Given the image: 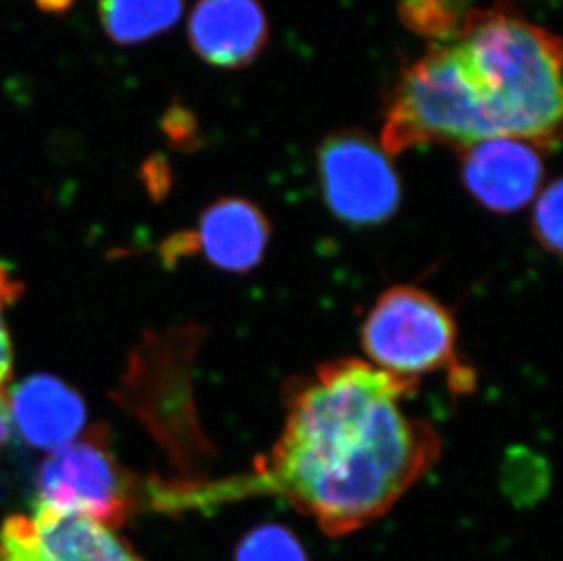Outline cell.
<instances>
[{"label": "cell", "instance_id": "obj_14", "mask_svg": "<svg viewBox=\"0 0 563 561\" xmlns=\"http://www.w3.org/2000/svg\"><path fill=\"white\" fill-rule=\"evenodd\" d=\"M16 288H19V285L11 279L10 268L0 263V408H5V399H8L5 387H8L11 376L10 336L5 330L2 310L16 296Z\"/></svg>", "mask_w": 563, "mask_h": 561}, {"label": "cell", "instance_id": "obj_13", "mask_svg": "<svg viewBox=\"0 0 563 561\" xmlns=\"http://www.w3.org/2000/svg\"><path fill=\"white\" fill-rule=\"evenodd\" d=\"M532 232L545 252L553 255L562 252V180L554 179L538 191L532 212Z\"/></svg>", "mask_w": 563, "mask_h": 561}, {"label": "cell", "instance_id": "obj_3", "mask_svg": "<svg viewBox=\"0 0 563 561\" xmlns=\"http://www.w3.org/2000/svg\"><path fill=\"white\" fill-rule=\"evenodd\" d=\"M457 329L437 297L416 286L385 292L363 321V350L371 365L418 383L456 360Z\"/></svg>", "mask_w": 563, "mask_h": 561}, {"label": "cell", "instance_id": "obj_12", "mask_svg": "<svg viewBox=\"0 0 563 561\" xmlns=\"http://www.w3.org/2000/svg\"><path fill=\"white\" fill-rule=\"evenodd\" d=\"M234 561H310L303 543L292 530L277 524L255 527L243 536Z\"/></svg>", "mask_w": 563, "mask_h": 561}, {"label": "cell", "instance_id": "obj_17", "mask_svg": "<svg viewBox=\"0 0 563 561\" xmlns=\"http://www.w3.org/2000/svg\"><path fill=\"white\" fill-rule=\"evenodd\" d=\"M10 440V421L5 418L4 408H0V452Z\"/></svg>", "mask_w": 563, "mask_h": 561}, {"label": "cell", "instance_id": "obj_5", "mask_svg": "<svg viewBox=\"0 0 563 561\" xmlns=\"http://www.w3.org/2000/svg\"><path fill=\"white\" fill-rule=\"evenodd\" d=\"M319 186L334 216L356 227L393 218L401 185L383 146L360 132L335 133L318 154Z\"/></svg>", "mask_w": 563, "mask_h": 561}, {"label": "cell", "instance_id": "obj_16", "mask_svg": "<svg viewBox=\"0 0 563 561\" xmlns=\"http://www.w3.org/2000/svg\"><path fill=\"white\" fill-rule=\"evenodd\" d=\"M75 0H35L38 10L46 11V13H64L74 6Z\"/></svg>", "mask_w": 563, "mask_h": 561}, {"label": "cell", "instance_id": "obj_1", "mask_svg": "<svg viewBox=\"0 0 563 561\" xmlns=\"http://www.w3.org/2000/svg\"><path fill=\"white\" fill-rule=\"evenodd\" d=\"M360 360H338L288 385L285 425L252 476L196 488L194 505L276 494L330 536L362 529L393 508L440 458L431 425L401 403L416 393Z\"/></svg>", "mask_w": 563, "mask_h": 561}, {"label": "cell", "instance_id": "obj_15", "mask_svg": "<svg viewBox=\"0 0 563 561\" xmlns=\"http://www.w3.org/2000/svg\"><path fill=\"white\" fill-rule=\"evenodd\" d=\"M163 130L170 138L172 143H185L194 135L196 121L185 108L172 107L163 119Z\"/></svg>", "mask_w": 563, "mask_h": 561}, {"label": "cell", "instance_id": "obj_10", "mask_svg": "<svg viewBox=\"0 0 563 561\" xmlns=\"http://www.w3.org/2000/svg\"><path fill=\"white\" fill-rule=\"evenodd\" d=\"M183 13V0H99V15L118 44H137L168 32Z\"/></svg>", "mask_w": 563, "mask_h": 561}, {"label": "cell", "instance_id": "obj_8", "mask_svg": "<svg viewBox=\"0 0 563 561\" xmlns=\"http://www.w3.org/2000/svg\"><path fill=\"white\" fill-rule=\"evenodd\" d=\"M5 402L22 440L37 449L63 447L85 427L82 397L49 374L26 377L11 388Z\"/></svg>", "mask_w": 563, "mask_h": 561}, {"label": "cell", "instance_id": "obj_2", "mask_svg": "<svg viewBox=\"0 0 563 561\" xmlns=\"http://www.w3.org/2000/svg\"><path fill=\"white\" fill-rule=\"evenodd\" d=\"M562 124V44L505 8L476 10L454 37L405 69L388 101L382 146L468 148L518 139L553 150Z\"/></svg>", "mask_w": 563, "mask_h": 561}, {"label": "cell", "instance_id": "obj_18", "mask_svg": "<svg viewBox=\"0 0 563 561\" xmlns=\"http://www.w3.org/2000/svg\"><path fill=\"white\" fill-rule=\"evenodd\" d=\"M119 561H143V560H141V558H139L137 554H135V552L130 551V552H128L126 557L121 558V560H119Z\"/></svg>", "mask_w": 563, "mask_h": 561}, {"label": "cell", "instance_id": "obj_9", "mask_svg": "<svg viewBox=\"0 0 563 561\" xmlns=\"http://www.w3.org/2000/svg\"><path fill=\"white\" fill-rule=\"evenodd\" d=\"M213 266L249 272L260 265L271 241V224L254 202L224 197L199 218L197 232L187 239Z\"/></svg>", "mask_w": 563, "mask_h": 561}, {"label": "cell", "instance_id": "obj_7", "mask_svg": "<svg viewBox=\"0 0 563 561\" xmlns=\"http://www.w3.org/2000/svg\"><path fill=\"white\" fill-rule=\"evenodd\" d=\"M188 35L196 54L221 68L251 64L268 41V21L257 0H199Z\"/></svg>", "mask_w": 563, "mask_h": 561}, {"label": "cell", "instance_id": "obj_11", "mask_svg": "<svg viewBox=\"0 0 563 561\" xmlns=\"http://www.w3.org/2000/svg\"><path fill=\"white\" fill-rule=\"evenodd\" d=\"M474 4L476 0H399V15L410 32L441 43L465 26Z\"/></svg>", "mask_w": 563, "mask_h": 561}, {"label": "cell", "instance_id": "obj_6", "mask_svg": "<svg viewBox=\"0 0 563 561\" xmlns=\"http://www.w3.org/2000/svg\"><path fill=\"white\" fill-rule=\"evenodd\" d=\"M462 175L471 196L493 212L520 210L538 196L543 179L537 146L518 139H490L463 150Z\"/></svg>", "mask_w": 563, "mask_h": 561}, {"label": "cell", "instance_id": "obj_4", "mask_svg": "<svg viewBox=\"0 0 563 561\" xmlns=\"http://www.w3.org/2000/svg\"><path fill=\"white\" fill-rule=\"evenodd\" d=\"M139 508L141 487L113 458L101 430L59 447L35 477L33 510L123 527Z\"/></svg>", "mask_w": 563, "mask_h": 561}]
</instances>
